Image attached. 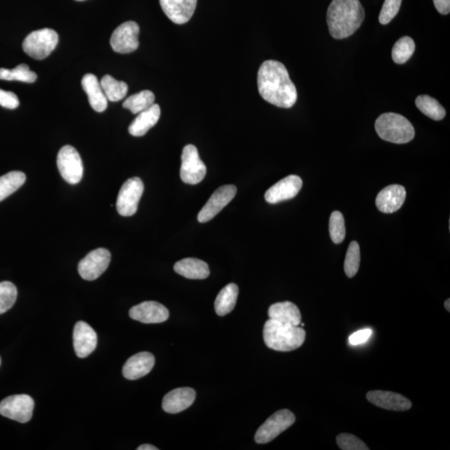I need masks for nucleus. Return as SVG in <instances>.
<instances>
[{"mask_svg":"<svg viewBox=\"0 0 450 450\" xmlns=\"http://www.w3.org/2000/svg\"><path fill=\"white\" fill-rule=\"evenodd\" d=\"M257 82L259 94L267 102L284 109L291 108L296 103V87L282 63L264 61L259 70Z\"/></svg>","mask_w":450,"mask_h":450,"instance_id":"obj_1","label":"nucleus"},{"mask_svg":"<svg viewBox=\"0 0 450 450\" xmlns=\"http://www.w3.org/2000/svg\"><path fill=\"white\" fill-rule=\"evenodd\" d=\"M364 8L360 0H333L327 11V24L335 39L354 35L364 19Z\"/></svg>","mask_w":450,"mask_h":450,"instance_id":"obj_2","label":"nucleus"},{"mask_svg":"<svg viewBox=\"0 0 450 450\" xmlns=\"http://www.w3.org/2000/svg\"><path fill=\"white\" fill-rule=\"evenodd\" d=\"M264 340L268 348L280 352H289L301 347L306 333L300 326L268 319L264 327Z\"/></svg>","mask_w":450,"mask_h":450,"instance_id":"obj_3","label":"nucleus"},{"mask_svg":"<svg viewBox=\"0 0 450 450\" xmlns=\"http://www.w3.org/2000/svg\"><path fill=\"white\" fill-rule=\"evenodd\" d=\"M376 130L382 140L394 144H407L415 136L414 126L405 117L395 113H383L376 122Z\"/></svg>","mask_w":450,"mask_h":450,"instance_id":"obj_4","label":"nucleus"},{"mask_svg":"<svg viewBox=\"0 0 450 450\" xmlns=\"http://www.w3.org/2000/svg\"><path fill=\"white\" fill-rule=\"evenodd\" d=\"M58 43V35L54 29H42L29 33L22 46L29 56L41 61L54 51Z\"/></svg>","mask_w":450,"mask_h":450,"instance_id":"obj_5","label":"nucleus"},{"mask_svg":"<svg viewBox=\"0 0 450 450\" xmlns=\"http://www.w3.org/2000/svg\"><path fill=\"white\" fill-rule=\"evenodd\" d=\"M296 416L289 410H281L272 415L262 426L255 436L257 444L271 442L282 433L288 430L296 422Z\"/></svg>","mask_w":450,"mask_h":450,"instance_id":"obj_6","label":"nucleus"},{"mask_svg":"<svg viewBox=\"0 0 450 450\" xmlns=\"http://www.w3.org/2000/svg\"><path fill=\"white\" fill-rule=\"evenodd\" d=\"M144 189V183L138 177L129 179L122 185L116 204L120 216L129 217L137 212Z\"/></svg>","mask_w":450,"mask_h":450,"instance_id":"obj_7","label":"nucleus"},{"mask_svg":"<svg viewBox=\"0 0 450 450\" xmlns=\"http://www.w3.org/2000/svg\"><path fill=\"white\" fill-rule=\"evenodd\" d=\"M181 161L180 177L183 182L195 185L204 179L207 169L201 161L195 145H188L184 147Z\"/></svg>","mask_w":450,"mask_h":450,"instance_id":"obj_8","label":"nucleus"},{"mask_svg":"<svg viewBox=\"0 0 450 450\" xmlns=\"http://www.w3.org/2000/svg\"><path fill=\"white\" fill-rule=\"evenodd\" d=\"M57 166L62 178L67 183L77 184L81 182L83 174V162L81 155L74 147H63L58 154Z\"/></svg>","mask_w":450,"mask_h":450,"instance_id":"obj_9","label":"nucleus"},{"mask_svg":"<svg viewBox=\"0 0 450 450\" xmlns=\"http://www.w3.org/2000/svg\"><path fill=\"white\" fill-rule=\"evenodd\" d=\"M35 402L27 394H17L0 402V415L19 423H27L33 416Z\"/></svg>","mask_w":450,"mask_h":450,"instance_id":"obj_10","label":"nucleus"},{"mask_svg":"<svg viewBox=\"0 0 450 450\" xmlns=\"http://www.w3.org/2000/svg\"><path fill=\"white\" fill-rule=\"evenodd\" d=\"M111 260V254L108 250L99 248L93 250L79 262V275L88 281L95 280L107 270Z\"/></svg>","mask_w":450,"mask_h":450,"instance_id":"obj_11","label":"nucleus"},{"mask_svg":"<svg viewBox=\"0 0 450 450\" xmlns=\"http://www.w3.org/2000/svg\"><path fill=\"white\" fill-rule=\"evenodd\" d=\"M138 33L140 26L134 21H127L120 25L113 32L111 45L113 51L120 54H129L138 48Z\"/></svg>","mask_w":450,"mask_h":450,"instance_id":"obj_12","label":"nucleus"},{"mask_svg":"<svg viewBox=\"0 0 450 450\" xmlns=\"http://www.w3.org/2000/svg\"><path fill=\"white\" fill-rule=\"evenodd\" d=\"M236 193L237 188L232 184L223 185L216 189L198 214V220L200 223L211 220L230 201H232Z\"/></svg>","mask_w":450,"mask_h":450,"instance_id":"obj_13","label":"nucleus"},{"mask_svg":"<svg viewBox=\"0 0 450 450\" xmlns=\"http://www.w3.org/2000/svg\"><path fill=\"white\" fill-rule=\"evenodd\" d=\"M303 186V181L297 175H289L273 184L264 195L268 203L275 204L296 197Z\"/></svg>","mask_w":450,"mask_h":450,"instance_id":"obj_14","label":"nucleus"},{"mask_svg":"<svg viewBox=\"0 0 450 450\" xmlns=\"http://www.w3.org/2000/svg\"><path fill=\"white\" fill-rule=\"evenodd\" d=\"M129 317L144 323L166 322L170 317L169 310L155 301H145L132 307Z\"/></svg>","mask_w":450,"mask_h":450,"instance_id":"obj_15","label":"nucleus"},{"mask_svg":"<svg viewBox=\"0 0 450 450\" xmlns=\"http://www.w3.org/2000/svg\"><path fill=\"white\" fill-rule=\"evenodd\" d=\"M74 351L79 358H86L95 351L98 337L96 332L87 323L79 321L75 325L73 334Z\"/></svg>","mask_w":450,"mask_h":450,"instance_id":"obj_16","label":"nucleus"},{"mask_svg":"<svg viewBox=\"0 0 450 450\" xmlns=\"http://www.w3.org/2000/svg\"><path fill=\"white\" fill-rule=\"evenodd\" d=\"M406 199V189L402 185H389L378 193L376 204L382 213L392 214L401 209Z\"/></svg>","mask_w":450,"mask_h":450,"instance_id":"obj_17","label":"nucleus"},{"mask_svg":"<svg viewBox=\"0 0 450 450\" xmlns=\"http://www.w3.org/2000/svg\"><path fill=\"white\" fill-rule=\"evenodd\" d=\"M366 398L373 405L387 410L406 411L412 407L410 399L401 394L389 392V391H369L366 394Z\"/></svg>","mask_w":450,"mask_h":450,"instance_id":"obj_18","label":"nucleus"},{"mask_svg":"<svg viewBox=\"0 0 450 450\" xmlns=\"http://www.w3.org/2000/svg\"><path fill=\"white\" fill-rule=\"evenodd\" d=\"M159 3L168 18L177 24L188 22L197 6V0H159Z\"/></svg>","mask_w":450,"mask_h":450,"instance_id":"obj_19","label":"nucleus"},{"mask_svg":"<svg viewBox=\"0 0 450 450\" xmlns=\"http://www.w3.org/2000/svg\"><path fill=\"white\" fill-rule=\"evenodd\" d=\"M196 398L195 389L179 388L170 391L163 397V410L169 414H178L191 407Z\"/></svg>","mask_w":450,"mask_h":450,"instance_id":"obj_20","label":"nucleus"},{"mask_svg":"<svg viewBox=\"0 0 450 450\" xmlns=\"http://www.w3.org/2000/svg\"><path fill=\"white\" fill-rule=\"evenodd\" d=\"M154 356L149 352H141L130 357L123 367V376L129 380H136L148 374L154 368Z\"/></svg>","mask_w":450,"mask_h":450,"instance_id":"obj_21","label":"nucleus"},{"mask_svg":"<svg viewBox=\"0 0 450 450\" xmlns=\"http://www.w3.org/2000/svg\"><path fill=\"white\" fill-rule=\"evenodd\" d=\"M161 107L157 104L138 113L131 124L129 125V132L134 137L144 136L151 128L158 123L161 117Z\"/></svg>","mask_w":450,"mask_h":450,"instance_id":"obj_22","label":"nucleus"},{"mask_svg":"<svg viewBox=\"0 0 450 450\" xmlns=\"http://www.w3.org/2000/svg\"><path fill=\"white\" fill-rule=\"evenodd\" d=\"M82 87L88 95L90 106L96 112H104L108 106V99L95 74H87L82 79Z\"/></svg>","mask_w":450,"mask_h":450,"instance_id":"obj_23","label":"nucleus"},{"mask_svg":"<svg viewBox=\"0 0 450 450\" xmlns=\"http://www.w3.org/2000/svg\"><path fill=\"white\" fill-rule=\"evenodd\" d=\"M268 314L270 319L280 323L294 326H300L301 323L300 311L292 302L276 303L270 307Z\"/></svg>","mask_w":450,"mask_h":450,"instance_id":"obj_24","label":"nucleus"},{"mask_svg":"<svg viewBox=\"0 0 450 450\" xmlns=\"http://www.w3.org/2000/svg\"><path fill=\"white\" fill-rule=\"evenodd\" d=\"M174 270L179 275L189 280H204L210 273L208 264L195 258L179 260L175 264Z\"/></svg>","mask_w":450,"mask_h":450,"instance_id":"obj_25","label":"nucleus"},{"mask_svg":"<svg viewBox=\"0 0 450 450\" xmlns=\"http://www.w3.org/2000/svg\"><path fill=\"white\" fill-rule=\"evenodd\" d=\"M238 296L239 287L235 284H230L221 289L214 302V309L218 316H225L232 312L236 305Z\"/></svg>","mask_w":450,"mask_h":450,"instance_id":"obj_26","label":"nucleus"},{"mask_svg":"<svg viewBox=\"0 0 450 450\" xmlns=\"http://www.w3.org/2000/svg\"><path fill=\"white\" fill-rule=\"evenodd\" d=\"M100 86L102 87L107 99L111 102H117V101L123 99L129 90L127 83L116 81L111 75H105L101 79Z\"/></svg>","mask_w":450,"mask_h":450,"instance_id":"obj_27","label":"nucleus"},{"mask_svg":"<svg viewBox=\"0 0 450 450\" xmlns=\"http://www.w3.org/2000/svg\"><path fill=\"white\" fill-rule=\"evenodd\" d=\"M416 106L424 115L431 119L439 121L442 120L447 115L444 108L432 97L428 95H419L415 100Z\"/></svg>","mask_w":450,"mask_h":450,"instance_id":"obj_28","label":"nucleus"},{"mask_svg":"<svg viewBox=\"0 0 450 450\" xmlns=\"http://www.w3.org/2000/svg\"><path fill=\"white\" fill-rule=\"evenodd\" d=\"M26 176L20 171H12L0 177V202L14 193L22 186Z\"/></svg>","mask_w":450,"mask_h":450,"instance_id":"obj_29","label":"nucleus"},{"mask_svg":"<svg viewBox=\"0 0 450 450\" xmlns=\"http://www.w3.org/2000/svg\"><path fill=\"white\" fill-rule=\"evenodd\" d=\"M155 96L150 90H143L126 99L123 107L129 109L134 115H137L154 104Z\"/></svg>","mask_w":450,"mask_h":450,"instance_id":"obj_30","label":"nucleus"},{"mask_svg":"<svg viewBox=\"0 0 450 450\" xmlns=\"http://www.w3.org/2000/svg\"><path fill=\"white\" fill-rule=\"evenodd\" d=\"M0 79L31 83L36 81L37 74L27 65L21 64L13 70L0 69Z\"/></svg>","mask_w":450,"mask_h":450,"instance_id":"obj_31","label":"nucleus"},{"mask_svg":"<svg viewBox=\"0 0 450 450\" xmlns=\"http://www.w3.org/2000/svg\"><path fill=\"white\" fill-rule=\"evenodd\" d=\"M415 50V43L409 36L401 38L394 45L392 58L398 65L405 64L413 56Z\"/></svg>","mask_w":450,"mask_h":450,"instance_id":"obj_32","label":"nucleus"},{"mask_svg":"<svg viewBox=\"0 0 450 450\" xmlns=\"http://www.w3.org/2000/svg\"><path fill=\"white\" fill-rule=\"evenodd\" d=\"M17 288L11 282L3 281L0 283V314L10 310L16 301Z\"/></svg>","mask_w":450,"mask_h":450,"instance_id":"obj_33","label":"nucleus"},{"mask_svg":"<svg viewBox=\"0 0 450 450\" xmlns=\"http://www.w3.org/2000/svg\"><path fill=\"white\" fill-rule=\"evenodd\" d=\"M360 264V249L356 241L351 243L344 260V272L348 278H353L358 273Z\"/></svg>","mask_w":450,"mask_h":450,"instance_id":"obj_34","label":"nucleus"},{"mask_svg":"<svg viewBox=\"0 0 450 450\" xmlns=\"http://www.w3.org/2000/svg\"><path fill=\"white\" fill-rule=\"evenodd\" d=\"M330 234L332 241L336 245L341 243L346 238V223L343 214L339 211H334L330 218Z\"/></svg>","mask_w":450,"mask_h":450,"instance_id":"obj_35","label":"nucleus"},{"mask_svg":"<svg viewBox=\"0 0 450 450\" xmlns=\"http://www.w3.org/2000/svg\"><path fill=\"white\" fill-rule=\"evenodd\" d=\"M339 447L343 450H369L363 441L351 434H340L336 438Z\"/></svg>","mask_w":450,"mask_h":450,"instance_id":"obj_36","label":"nucleus"},{"mask_svg":"<svg viewBox=\"0 0 450 450\" xmlns=\"http://www.w3.org/2000/svg\"><path fill=\"white\" fill-rule=\"evenodd\" d=\"M402 0H385L380 11V20L382 24H388L398 15Z\"/></svg>","mask_w":450,"mask_h":450,"instance_id":"obj_37","label":"nucleus"},{"mask_svg":"<svg viewBox=\"0 0 450 450\" xmlns=\"http://www.w3.org/2000/svg\"><path fill=\"white\" fill-rule=\"evenodd\" d=\"M0 105L8 109H15L19 107V101L15 93L0 90Z\"/></svg>","mask_w":450,"mask_h":450,"instance_id":"obj_38","label":"nucleus"},{"mask_svg":"<svg viewBox=\"0 0 450 450\" xmlns=\"http://www.w3.org/2000/svg\"><path fill=\"white\" fill-rule=\"evenodd\" d=\"M373 332L370 329H364L355 332V333L352 334L348 338V342L351 346H359L367 341L370 336H371Z\"/></svg>","mask_w":450,"mask_h":450,"instance_id":"obj_39","label":"nucleus"},{"mask_svg":"<svg viewBox=\"0 0 450 450\" xmlns=\"http://www.w3.org/2000/svg\"><path fill=\"white\" fill-rule=\"evenodd\" d=\"M436 10L441 15H447L450 12V0H434Z\"/></svg>","mask_w":450,"mask_h":450,"instance_id":"obj_40","label":"nucleus"},{"mask_svg":"<svg viewBox=\"0 0 450 450\" xmlns=\"http://www.w3.org/2000/svg\"><path fill=\"white\" fill-rule=\"evenodd\" d=\"M138 450H158L157 447H154L151 444H143L140 447H138Z\"/></svg>","mask_w":450,"mask_h":450,"instance_id":"obj_41","label":"nucleus"},{"mask_svg":"<svg viewBox=\"0 0 450 450\" xmlns=\"http://www.w3.org/2000/svg\"><path fill=\"white\" fill-rule=\"evenodd\" d=\"M444 308L449 312L450 311V300L448 298L447 300H445L444 302Z\"/></svg>","mask_w":450,"mask_h":450,"instance_id":"obj_42","label":"nucleus"},{"mask_svg":"<svg viewBox=\"0 0 450 450\" xmlns=\"http://www.w3.org/2000/svg\"><path fill=\"white\" fill-rule=\"evenodd\" d=\"M300 326H301L302 327H304V326H305V323H300Z\"/></svg>","mask_w":450,"mask_h":450,"instance_id":"obj_43","label":"nucleus"},{"mask_svg":"<svg viewBox=\"0 0 450 450\" xmlns=\"http://www.w3.org/2000/svg\"><path fill=\"white\" fill-rule=\"evenodd\" d=\"M77 1H85V0H77Z\"/></svg>","mask_w":450,"mask_h":450,"instance_id":"obj_44","label":"nucleus"},{"mask_svg":"<svg viewBox=\"0 0 450 450\" xmlns=\"http://www.w3.org/2000/svg\"><path fill=\"white\" fill-rule=\"evenodd\" d=\"M0 364H1V360H0Z\"/></svg>","mask_w":450,"mask_h":450,"instance_id":"obj_45","label":"nucleus"}]
</instances>
